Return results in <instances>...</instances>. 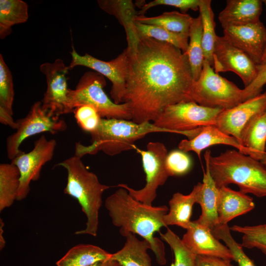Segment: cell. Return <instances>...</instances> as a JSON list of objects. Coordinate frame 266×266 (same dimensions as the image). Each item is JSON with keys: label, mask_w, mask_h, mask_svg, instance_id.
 I'll use <instances>...</instances> for the list:
<instances>
[{"label": "cell", "mask_w": 266, "mask_h": 266, "mask_svg": "<svg viewBox=\"0 0 266 266\" xmlns=\"http://www.w3.org/2000/svg\"><path fill=\"white\" fill-rule=\"evenodd\" d=\"M135 26L139 36L150 37L168 43L183 53L188 49L189 34L173 32L160 27L142 24L136 20Z\"/></svg>", "instance_id": "cell-33"}, {"label": "cell", "mask_w": 266, "mask_h": 266, "mask_svg": "<svg viewBox=\"0 0 266 266\" xmlns=\"http://www.w3.org/2000/svg\"><path fill=\"white\" fill-rule=\"evenodd\" d=\"M260 161L266 167V150L262 159Z\"/></svg>", "instance_id": "cell-46"}, {"label": "cell", "mask_w": 266, "mask_h": 266, "mask_svg": "<svg viewBox=\"0 0 266 266\" xmlns=\"http://www.w3.org/2000/svg\"><path fill=\"white\" fill-rule=\"evenodd\" d=\"M204 157L218 188L234 184L245 194L266 197V167L260 161L235 150H228L216 156L207 150Z\"/></svg>", "instance_id": "cell-3"}, {"label": "cell", "mask_w": 266, "mask_h": 266, "mask_svg": "<svg viewBox=\"0 0 266 266\" xmlns=\"http://www.w3.org/2000/svg\"><path fill=\"white\" fill-rule=\"evenodd\" d=\"M212 233L216 238L225 242L233 254V261L238 266H255L253 261L244 252L241 244L232 236L228 224L218 225L213 229Z\"/></svg>", "instance_id": "cell-36"}, {"label": "cell", "mask_w": 266, "mask_h": 266, "mask_svg": "<svg viewBox=\"0 0 266 266\" xmlns=\"http://www.w3.org/2000/svg\"><path fill=\"white\" fill-rule=\"evenodd\" d=\"M182 240L196 255L218 257L233 261L230 250L221 243L208 228L197 220L191 221Z\"/></svg>", "instance_id": "cell-17"}, {"label": "cell", "mask_w": 266, "mask_h": 266, "mask_svg": "<svg viewBox=\"0 0 266 266\" xmlns=\"http://www.w3.org/2000/svg\"><path fill=\"white\" fill-rule=\"evenodd\" d=\"M14 100V84L12 73L0 54V122L16 129V121L13 118Z\"/></svg>", "instance_id": "cell-26"}, {"label": "cell", "mask_w": 266, "mask_h": 266, "mask_svg": "<svg viewBox=\"0 0 266 266\" xmlns=\"http://www.w3.org/2000/svg\"><path fill=\"white\" fill-rule=\"evenodd\" d=\"M199 10L202 25V45L204 60L213 68V53L217 35L215 32V23L211 0H200Z\"/></svg>", "instance_id": "cell-32"}, {"label": "cell", "mask_w": 266, "mask_h": 266, "mask_svg": "<svg viewBox=\"0 0 266 266\" xmlns=\"http://www.w3.org/2000/svg\"><path fill=\"white\" fill-rule=\"evenodd\" d=\"M154 133L170 132L149 122L139 124L129 120L101 118L98 129L90 133V144L76 142L74 155L82 158L102 151L106 155L115 156L134 149L136 141Z\"/></svg>", "instance_id": "cell-4"}, {"label": "cell", "mask_w": 266, "mask_h": 266, "mask_svg": "<svg viewBox=\"0 0 266 266\" xmlns=\"http://www.w3.org/2000/svg\"><path fill=\"white\" fill-rule=\"evenodd\" d=\"M70 54L71 61L68 65L70 69L77 66H83L106 77L112 83L110 94L113 101L117 104L123 103L128 61L127 48L116 58L109 61L98 59L87 53L81 55L73 47Z\"/></svg>", "instance_id": "cell-13"}, {"label": "cell", "mask_w": 266, "mask_h": 266, "mask_svg": "<svg viewBox=\"0 0 266 266\" xmlns=\"http://www.w3.org/2000/svg\"><path fill=\"white\" fill-rule=\"evenodd\" d=\"M57 142L41 135L34 143L33 149L28 153L21 151L11 163L15 165L20 173V184L17 200L26 199L30 191L32 181L39 179L43 166L53 158Z\"/></svg>", "instance_id": "cell-11"}, {"label": "cell", "mask_w": 266, "mask_h": 266, "mask_svg": "<svg viewBox=\"0 0 266 266\" xmlns=\"http://www.w3.org/2000/svg\"><path fill=\"white\" fill-rule=\"evenodd\" d=\"M201 183L194 186L188 195L179 192L174 193L168 202L169 208L164 216V222L166 227L175 225L187 230L192 221L193 207L196 203L198 192Z\"/></svg>", "instance_id": "cell-22"}, {"label": "cell", "mask_w": 266, "mask_h": 266, "mask_svg": "<svg viewBox=\"0 0 266 266\" xmlns=\"http://www.w3.org/2000/svg\"><path fill=\"white\" fill-rule=\"evenodd\" d=\"M64 61L57 59L52 63L46 62L40 66L44 75L47 88L41 102L42 107L48 115L54 119L67 113V98L69 88L67 75L70 70Z\"/></svg>", "instance_id": "cell-12"}, {"label": "cell", "mask_w": 266, "mask_h": 266, "mask_svg": "<svg viewBox=\"0 0 266 266\" xmlns=\"http://www.w3.org/2000/svg\"><path fill=\"white\" fill-rule=\"evenodd\" d=\"M260 0H228L218 19L223 30L260 21L262 11Z\"/></svg>", "instance_id": "cell-19"}, {"label": "cell", "mask_w": 266, "mask_h": 266, "mask_svg": "<svg viewBox=\"0 0 266 266\" xmlns=\"http://www.w3.org/2000/svg\"><path fill=\"white\" fill-rule=\"evenodd\" d=\"M15 132L6 140L7 157L13 159L21 151L20 146L27 138L42 133L52 134L64 132L67 129L66 121L50 117L43 110L41 101L35 102L26 116L16 120Z\"/></svg>", "instance_id": "cell-10"}, {"label": "cell", "mask_w": 266, "mask_h": 266, "mask_svg": "<svg viewBox=\"0 0 266 266\" xmlns=\"http://www.w3.org/2000/svg\"><path fill=\"white\" fill-rule=\"evenodd\" d=\"M266 108V91L231 108L223 110L217 117L215 126L223 133L235 138L241 145V136L244 128L255 115Z\"/></svg>", "instance_id": "cell-15"}, {"label": "cell", "mask_w": 266, "mask_h": 266, "mask_svg": "<svg viewBox=\"0 0 266 266\" xmlns=\"http://www.w3.org/2000/svg\"><path fill=\"white\" fill-rule=\"evenodd\" d=\"M253 198L227 186L219 188L217 211L219 225H227L233 218L253 209Z\"/></svg>", "instance_id": "cell-20"}, {"label": "cell", "mask_w": 266, "mask_h": 266, "mask_svg": "<svg viewBox=\"0 0 266 266\" xmlns=\"http://www.w3.org/2000/svg\"><path fill=\"white\" fill-rule=\"evenodd\" d=\"M104 77L96 71H87L79 79L74 89H69L67 113L73 112L78 106L89 105L95 108L102 118L132 120L129 107L126 103L117 104L104 91Z\"/></svg>", "instance_id": "cell-6"}, {"label": "cell", "mask_w": 266, "mask_h": 266, "mask_svg": "<svg viewBox=\"0 0 266 266\" xmlns=\"http://www.w3.org/2000/svg\"><path fill=\"white\" fill-rule=\"evenodd\" d=\"M73 113L78 126L90 133L98 129L102 118L97 109L89 105L78 106Z\"/></svg>", "instance_id": "cell-37"}, {"label": "cell", "mask_w": 266, "mask_h": 266, "mask_svg": "<svg viewBox=\"0 0 266 266\" xmlns=\"http://www.w3.org/2000/svg\"><path fill=\"white\" fill-rule=\"evenodd\" d=\"M193 19L190 15L176 11L166 12L154 17L136 15L135 18L136 21L142 24L156 26L173 32L187 34H189Z\"/></svg>", "instance_id": "cell-31"}, {"label": "cell", "mask_w": 266, "mask_h": 266, "mask_svg": "<svg viewBox=\"0 0 266 266\" xmlns=\"http://www.w3.org/2000/svg\"><path fill=\"white\" fill-rule=\"evenodd\" d=\"M231 260L215 256L197 255L196 266H234Z\"/></svg>", "instance_id": "cell-41"}, {"label": "cell", "mask_w": 266, "mask_h": 266, "mask_svg": "<svg viewBox=\"0 0 266 266\" xmlns=\"http://www.w3.org/2000/svg\"><path fill=\"white\" fill-rule=\"evenodd\" d=\"M112 254L90 244H79L70 248L56 262L57 266H88L110 259Z\"/></svg>", "instance_id": "cell-27"}, {"label": "cell", "mask_w": 266, "mask_h": 266, "mask_svg": "<svg viewBox=\"0 0 266 266\" xmlns=\"http://www.w3.org/2000/svg\"><path fill=\"white\" fill-rule=\"evenodd\" d=\"M108 266H121L117 262L110 259V261Z\"/></svg>", "instance_id": "cell-45"}, {"label": "cell", "mask_w": 266, "mask_h": 266, "mask_svg": "<svg viewBox=\"0 0 266 266\" xmlns=\"http://www.w3.org/2000/svg\"><path fill=\"white\" fill-rule=\"evenodd\" d=\"M127 48L123 103H127L133 121L153 122L167 106L191 101L194 80L188 57L180 49L142 36Z\"/></svg>", "instance_id": "cell-1"}, {"label": "cell", "mask_w": 266, "mask_h": 266, "mask_svg": "<svg viewBox=\"0 0 266 266\" xmlns=\"http://www.w3.org/2000/svg\"><path fill=\"white\" fill-rule=\"evenodd\" d=\"M126 242L121 249L112 254L110 259L121 266H152L147 250L151 245L146 240H139L133 233L125 237Z\"/></svg>", "instance_id": "cell-23"}, {"label": "cell", "mask_w": 266, "mask_h": 266, "mask_svg": "<svg viewBox=\"0 0 266 266\" xmlns=\"http://www.w3.org/2000/svg\"><path fill=\"white\" fill-rule=\"evenodd\" d=\"M190 98L200 105L224 110L243 102L242 89L216 73L205 60L200 77L193 81Z\"/></svg>", "instance_id": "cell-8"}, {"label": "cell", "mask_w": 266, "mask_h": 266, "mask_svg": "<svg viewBox=\"0 0 266 266\" xmlns=\"http://www.w3.org/2000/svg\"><path fill=\"white\" fill-rule=\"evenodd\" d=\"M216 73L232 71L242 80L244 87L249 85L257 74V65L245 53L233 46L224 36H217L213 53Z\"/></svg>", "instance_id": "cell-14"}, {"label": "cell", "mask_w": 266, "mask_h": 266, "mask_svg": "<svg viewBox=\"0 0 266 266\" xmlns=\"http://www.w3.org/2000/svg\"><path fill=\"white\" fill-rule=\"evenodd\" d=\"M223 110L203 106L194 101H183L167 106L153 123L170 133L183 134L191 139L201 128L215 125L217 117Z\"/></svg>", "instance_id": "cell-7"}, {"label": "cell", "mask_w": 266, "mask_h": 266, "mask_svg": "<svg viewBox=\"0 0 266 266\" xmlns=\"http://www.w3.org/2000/svg\"><path fill=\"white\" fill-rule=\"evenodd\" d=\"M219 188L206 166L203 183L198 192L196 203L200 204L201 213L197 221L211 231L219 224L217 211Z\"/></svg>", "instance_id": "cell-21"}, {"label": "cell", "mask_w": 266, "mask_h": 266, "mask_svg": "<svg viewBox=\"0 0 266 266\" xmlns=\"http://www.w3.org/2000/svg\"><path fill=\"white\" fill-rule=\"evenodd\" d=\"M200 0H155L144 4L137 15H144L149 9L158 5H166L175 7L179 9L182 13H185L189 9L199 10Z\"/></svg>", "instance_id": "cell-39"}, {"label": "cell", "mask_w": 266, "mask_h": 266, "mask_svg": "<svg viewBox=\"0 0 266 266\" xmlns=\"http://www.w3.org/2000/svg\"><path fill=\"white\" fill-rule=\"evenodd\" d=\"M20 184V173L12 163L0 164V211L17 200Z\"/></svg>", "instance_id": "cell-30"}, {"label": "cell", "mask_w": 266, "mask_h": 266, "mask_svg": "<svg viewBox=\"0 0 266 266\" xmlns=\"http://www.w3.org/2000/svg\"><path fill=\"white\" fill-rule=\"evenodd\" d=\"M166 166L169 176L181 175L189 171L192 161L186 152L175 150L168 153Z\"/></svg>", "instance_id": "cell-38"}, {"label": "cell", "mask_w": 266, "mask_h": 266, "mask_svg": "<svg viewBox=\"0 0 266 266\" xmlns=\"http://www.w3.org/2000/svg\"><path fill=\"white\" fill-rule=\"evenodd\" d=\"M218 144L233 146L241 153L252 156L250 151L241 145L235 138L223 133L215 125L201 128L200 132L193 138L182 140L178 148L186 153L193 151L200 159L201 152L203 149Z\"/></svg>", "instance_id": "cell-18"}, {"label": "cell", "mask_w": 266, "mask_h": 266, "mask_svg": "<svg viewBox=\"0 0 266 266\" xmlns=\"http://www.w3.org/2000/svg\"><path fill=\"white\" fill-rule=\"evenodd\" d=\"M224 36L256 64L260 65L266 48V28L261 21L224 29Z\"/></svg>", "instance_id": "cell-16"}, {"label": "cell", "mask_w": 266, "mask_h": 266, "mask_svg": "<svg viewBox=\"0 0 266 266\" xmlns=\"http://www.w3.org/2000/svg\"><path fill=\"white\" fill-rule=\"evenodd\" d=\"M110 261V259L103 261H99L88 266H108Z\"/></svg>", "instance_id": "cell-43"}, {"label": "cell", "mask_w": 266, "mask_h": 266, "mask_svg": "<svg viewBox=\"0 0 266 266\" xmlns=\"http://www.w3.org/2000/svg\"><path fill=\"white\" fill-rule=\"evenodd\" d=\"M263 1L264 2L266 6V0H263ZM265 63H266V48L265 50L264 53L263 54V56L261 60V64H264Z\"/></svg>", "instance_id": "cell-44"}, {"label": "cell", "mask_w": 266, "mask_h": 266, "mask_svg": "<svg viewBox=\"0 0 266 266\" xmlns=\"http://www.w3.org/2000/svg\"><path fill=\"white\" fill-rule=\"evenodd\" d=\"M81 158L74 155L56 166H62L67 171V182L64 193L78 201L87 217L86 228L74 233L96 236L102 195L111 186L101 184L98 176L88 169Z\"/></svg>", "instance_id": "cell-5"}, {"label": "cell", "mask_w": 266, "mask_h": 266, "mask_svg": "<svg viewBox=\"0 0 266 266\" xmlns=\"http://www.w3.org/2000/svg\"><path fill=\"white\" fill-rule=\"evenodd\" d=\"M257 74L254 81L242 89V100L244 101L260 94L266 84V63L257 65Z\"/></svg>", "instance_id": "cell-40"}, {"label": "cell", "mask_w": 266, "mask_h": 266, "mask_svg": "<svg viewBox=\"0 0 266 266\" xmlns=\"http://www.w3.org/2000/svg\"><path fill=\"white\" fill-rule=\"evenodd\" d=\"M162 240L167 243L173 251L174 262L171 266H196V256L184 244L182 239L171 230L164 233H160Z\"/></svg>", "instance_id": "cell-34"}, {"label": "cell", "mask_w": 266, "mask_h": 266, "mask_svg": "<svg viewBox=\"0 0 266 266\" xmlns=\"http://www.w3.org/2000/svg\"><path fill=\"white\" fill-rule=\"evenodd\" d=\"M118 187L105 200V207L113 225L119 228L122 236L133 233L147 240L158 264L166 265L164 244L154 236V233H160L161 228L166 227L164 217L169 208L166 205L154 206L144 204L133 199L126 189Z\"/></svg>", "instance_id": "cell-2"}, {"label": "cell", "mask_w": 266, "mask_h": 266, "mask_svg": "<svg viewBox=\"0 0 266 266\" xmlns=\"http://www.w3.org/2000/svg\"><path fill=\"white\" fill-rule=\"evenodd\" d=\"M4 223L0 218V250L4 248L5 246L6 242L3 237V226Z\"/></svg>", "instance_id": "cell-42"}, {"label": "cell", "mask_w": 266, "mask_h": 266, "mask_svg": "<svg viewBox=\"0 0 266 266\" xmlns=\"http://www.w3.org/2000/svg\"><path fill=\"white\" fill-rule=\"evenodd\" d=\"M266 108L250 121L241 136V145L250 151L252 158L258 161L266 152Z\"/></svg>", "instance_id": "cell-24"}, {"label": "cell", "mask_w": 266, "mask_h": 266, "mask_svg": "<svg viewBox=\"0 0 266 266\" xmlns=\"http://www.w3.org/2000/svg\"><path fill=\"white\" fill-rule=\"evenodd\" d=\"M29 6L22 0H0V38L4 39L12 32V27L27 21Z\"/></svg>", "instance_id": "cell-28"}, {"label": "cell", "mask_w": 266, "mask_h": 266, "mask_svg": "<svg viewBox=\"0 0 266 266\" xmlns=\"http://www.w3.org/2000/svg\"><path fill=\"white\" fill-rule=\"evenodd\" d=\"M134 149L141 157L146 174V184L144 187L139 190L133 189L125 184H119L116 186L126 189L136 200L152 205L157 197L158 188L164 185L169 177L166 166L167 150L164 143L159 141L149 142L144 150L136 146Z\"/></svg>", "instance_id": "cell-9"}, {"label": "cell", "mask_w": 266, "mask_h": 266, "mask_svg": "<svg viewBox=\"0 0 266 266\" xmlns=\"http://www.w3.org/2000/svg\"><path fill=\"white\" fill-rule=\"evenodd\" d=\"M100 7L106 13L114 15L124 27L128 46L133 44L139 38L135 26L137 14L131 0H98Z\"/></svg>", "instance_id": "cell-25"}, {"label": "cell", "mask_w": 266, "mask_h": 266, "mask_svg": "<svg viewBox=\"0 0 266 266\" xmlns=\"http://www.w3.org/2000/svg\"><path fill=\"white\" fill-rule=\"evenodd\" d=\"M202 36V21L199 15L198 17L193 18L189 33L188 49L183 53L188 57L194 81L199 79L203 67L204 57Z\"/></svg>", "instance_id": "cell-29"}, {"label": "cell", "mask_w": 266, "mask_h": 266, "mask_svg": "<svg viewBox=\"0 0 266 266\" xmlns=\"http://www.w3.org/2000/svg\"><path fill=\"white\" fill-rule=\"evenodd\" d=\"M230 230L242 235V247L256 248L266 255V225L240 226L234 225Z\"/></svg>", "instance_id": "cell-35"}]
</instances>
